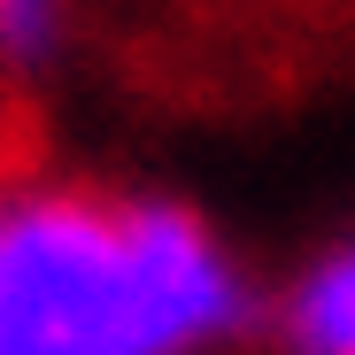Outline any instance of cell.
I'll list each match as a JSON object with an SVG mask.
<instances>
[{
	"label": "cell",
	"instance_id": "obj_2",
	"mask_svg": "<svg viewBox=\"0 0 355 355\" xmlns=\"http://www.w3.org/2000/svg\"><path fill=\"white\" fill-rule=\"evenodd\" d=\"M278 355H355V232L317 248L278 293Z\"/></svg>",
	"mask_w": 355,
	"mask_h": 355
},
{
	"label": "cell",
	"instance_id": "obj_3",
	"mask_svg": "<svg viewBox=\"0 0 355 355\" xmlns=\"http://www.w3.org/2000/svg\"><path fill=\"white\" fill-rule=\"evenodd\" d=\"M70 46V0H0V70H46Z\"/></svg>",
	"mask_w": 355,
	"mask_h": 355
},
{
	"label": "cell",
	"instance_id": "obj_1",
	"mask_svg": "<svg viewBox=\"0 0 355 355\" xmlns=\"http://www.w3.org/2000/svg\"><path fill=\"white\" fill-rule=\"evenodd\" d=\"M255 324L224 232L170 193H0V355H209Z\"/></svg>",
	"mask_w": 355,
	"mask_h": 355
}]
</instances>
